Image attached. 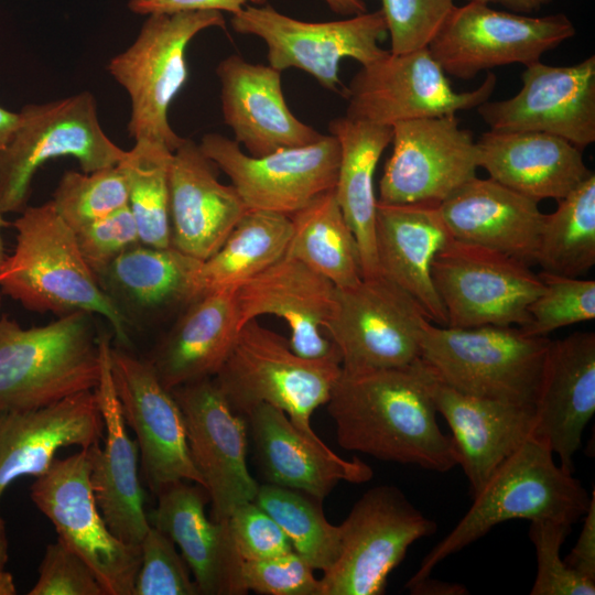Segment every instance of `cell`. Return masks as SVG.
<instances>
[{
	"instance_id": "35",
	"label": "cell",
	"mask_w": 595,
	"mask_h": 595,
	"mask_svg": "<svg viewBox=\"0 0 595 595\" xmlns=\"http://www.w3.org/2000/svg\"><path fill=\"white\" fill-rule=\"evenodd\" d=\"M202 263L174 247L139 244L96 274L125 315L153 313L196 300L194 280ZM131 321V320H130Z\"/></svg>"
},
{
	"instance_id": "19",
	"label": "cell",
	"mask_w": 595,
	"mask_h": 595,
	"mask_svg": "<svg viewBox=\"0 0 595 595\" xmlns=\"http://www.w3.org/2000/svg\"><path fill=\"white\" fill-rule=\"evenodd\" d=\"M112 378L127 426L136 436L143 477L156 495L180 480L204 487L188 447L181 408L148 360L110 348Z\"/></svg>"
},
{
	"instance_id": "1",
	"label": "cell",
	"mask_w": 595,
	"mask_h": 595,
	"mask_svg": "<svg viewBox=\"0 0 595 595\" xmlns=\"http://www.w3.org/2000/svg\"><path fill=\"white\" fill-rule=\"evenodd\" d=\"M326 404L337 443L347 451L439 473L458 465L452 436L439 426L420 359L400 368L342 371Z\"/></svg>"
},
{
	"instance_id": "42",
	"label": "cell",
	"mask_w": 595,
	"mask_h": 595,
	"mask_svg": "<svg viewBox=\"0 0 595 595\" xmlns=\"http://www.w3.org/2000/svg\"><path fill=\"white\" fill-rule=\"evenodd\" d=\"M542 292L528 306L529 321L519 328L528 336L551 332L595 317V281L542 271Z\"/></svg>"
},
{
	"instance_id": "56",
	"label": "cell",
	"mask_w": 595,
	"mask_h": 595,
	"mask_svg": "<svg viewBox=\"0 0 595 595\" xmlns=\"http://www.w3.org/2000/svg\"><path fill=\"white\" fill-rule=\"evenodd\" d=\"M8 537L6 531V523L0 517V572L4 570L8 562Z\"/></svg>"
},
{
	"instance_id": "30",
	"label": "cell",
	"mask_w": 595,
	"mask_h": 595,
	"mask_svg": "<svg viewBox=\"0 0 595 595\" xmlns=\"http://www.w3.org/2000/svg\"><path fill=\"white\" fill-rule=\"evenodd\" d=\"M440 210L454 239L534 263L545 217L538 202L475 176L443 201Z\"/></svg>"
},
{
	"instance_id": "21",
	"label": "cell",
	"mask_w": 595,
	"mask_h": 595,
	"mask_svg": "<svg viewBox=\"0 0 595 595\" xmlns=\"http://www.w3.org/2000/svg\"><path fill=\"white\" fill-rule=\"evenodd\" d=\"M335 303L336 286L288 255L236 289L239 328L261 315L278 316L290 328L294 353L340 364L339 351L326 335Z\"/></svg>"
},
{
	"instance_id": "15",
	"label": "cell",
	"mask_w": 595,
	"mask_h": 595,
	"mask_svg": "<svg viewBox=\"0 0 595 595\" xmlns=\"http://www.w3.org/2000/svg\"><path fill=\"white\" fill-rule=\"evenodd\" d=\"M497 77L488 73L474 90L456 91L428 47L392 54L361 68L345 86L346 116L374 123L455 116L488 101Z\"/></svg>"
},
{
	"instance_id": "55",
	"label": "cell",
	"mask_w": 595,
	"mask_h": 595,
	"mask_svg": "<svg viewBox=\"0 0 595 595\" xmlns=\"http://www.w3.org/2000/svg\"><path fill=\"white\" fill-rule=\"evenodd\" d=\"M328 8L342 15L351 17L367 11L364 0H324Z\"/></svg>"
},
{
	"instance_id": "52",
	"label": "cell",
	"mask_w": 595,
	"mask_h": 595,
	"mask_svg": "<svg viewBox=\"0 0 595 595\" xmlns=\"http://www.w3.org/2000/svg\"><path fill=\"white\" fill-rule=\"evenodd\" d=\"M412 595H466L467 588L461 583L431 578L430 575L405 585Z\"/></svg>"
},
{
	"instance_id": "14",
	"label": "cell",
	"mask_w": 595,
	"mask_h": 595,
	"mask_svg": "<svg viewBox=\"0 0 595 595\" xmlns=\"http://www.w3.org/2000/svg\"><path fill=\"white\" fill-rule=\"evenodd\" d=\"M575 32L564 13L532 17L468 1L454 8L428 48L446 74L470 79L490 68L538 62Z\"/></svg>"
},
{
	"instance_id": "27",
	"label": "cell",
	"mask_w": 595,
	"mask_h": 595,
	"mask_svg": "<svg viewBox=\"0 0 595 595\" xmlns=\"http://www.w3.org/2000/svg\"><path fill=\"white\" fill-rule=\"evenodd\" d=\"M247 212L235 187L218 181L199 145L184 138L170 166L171 246L203 261Z\"/></svg>"
},
{
	"instance_id": "5",
	"label": "cell",
	"mask_w": 595,
	"mask_h": 595,
	"mask_svg": "<svg viewBox=\"0 0 595 595\" xmlns=\"http://www.w3.org/2000/svg\"><path fill=\"white\" fill-rule=\"evenodd\" d=\"M97 337L90 314L84 312L31 328L0 313V415L95 390L100 372Z\"/></svg>"
},
{
	"instance_id": "7",
	"label": "cell",
	"mask_w": 595,
	"mask_h": 595,
	"mask_svg": "<svg viewBox=\"0 0 595 595\" xmlns=\"http://www.w3.org/2000/svg\"><path fill=\"white\" fill-rule=\"evenodd\" d=\"M225 26L219 11L150 14L133 43L110 60L109 74L130 97L131 139L158 142L171 151L183 142L167 111L187 80L186 47L199 32Z\"/></svg>"
},
{
	"instance_id": "18",
	"label": "cell",
	"mask_w": 595,
	"mask_h": 595,
	"mask_svg": "<svg viewBox=\"0 0 595 595\" xmlns=\"http://www.w3.org/2000/svg\"><path fill=\"white\" fill-rule=\"evenodd\" d=\"M186 428L192 459L203 477L213 519L225 521L255 501L259 484L247 465L246 416L235 411L213 378L171 390Z\"/></svg>"
},
{
	"instance_id": "24",
	"label": "cell",
	"mask_w": 595,
	"mask_h": 595,
	"mask_svg": "<svg viewBox=\"0 0 595 595\" xmlns=\"http://www.w3.org/2000/svg\"><path fill=\"white\" fill-rule=\"evenodd\" d=\"M423 367L430 394L452 431L458 465L474 497L504 461L536 437L534 409L462 393Z\"/></svg>"
},
{
	"instance_id": "26",
	"label": "cell",
	"mask_w": 595,
	"mask_h": 595,
	"mask_svg": "<svg viewBox=\"0 0 595 595\" xmlns=\"http://www.w3.org/2000/svg\"><path fill=\"white\" fill-rule=\"evenodd\" d=\"M536 437L574 473V456L595 412V334L551 340L536 401Z\"/></svg>"
},
{
	"instance_id": "46",
	"label": "cell",
	"mask_w": 595,
	"mask_h": 595,
	"mask_svg": "<svg viewBox=\"0 0 595 595\" xmlns=\"http://www.w3.org/2000/svg\"><path fill=\"white\" fill-rule=\"evenodd\" d=\"M314 569L294 550L261 560L244 561L245 589L267 595H321Z\"/></svg>"
},
{
	"instance_id": "11",
	"label": "cell",
	"mask_w": 595,
	"mask_h": 595,
	"mask_svg": "<svg viewBox=\"0 0 595 595\" xmlns=\"http://www.w3.org/2000/svg\"><path fill=\"white\" fill-rule=\"evenodd\" d=\"M30 496L57 539L88 564L106 595H133L141 549L118 539L101 516L90 483L89 447L55 458L36 477Z\"/></svg>"
},
{
	"instance_id": "40",
	"label": "cell",
	"mask_w": 595,
	"mask_h": 595,
	"mask_svg": "<svg viewBox=\"0 0 595 595\" xmlns=\"http://www.w3.org/2000/svg\"><path fill=\"white\" fill-rule=\"evenodd\" d=\"M320 499L272 484L259 485L255 502L283 530L292 549L314 570L326 572L340 549V527L327 521Z\"/></svg>"
},
{
	"instance_id": "31",
	"label": "cell",
	"mask_w": 595,
	"mask_h": 595,
	"mask_svg": "<svg viewBox=\"0 0 595 595\" xmlns=\"http://www.w3.org/2000/svg\"><path fill=\"white\" fill-rule=\"evenodd\" d=\"M476 145L478 167L538 203L565 197L593 174L581 149L544 132L489 130Z\"/></svg>"
},
{
	"instance_id": "9",
	"label": "cell",
	"mask_w": 595,
	"mask_h": 595,
	"mask_svg": "<svg viewBox=\"0 0 595 595\" xmlns=\"http://www.w3.org/2000/svg\"><path fill=\"white\" fill-rule=\"evenodd\" d=\"M340 527L339 554L324 572L321 595H380L389 574L415 541L437 526L396 486L368 489Z\"/></svg>"
},
{
	"instance_id": "32",
	"label": "cell",
	"mask_w": 595,
	"mask_h": 595,
	"mask_svg": "<svg viewBox=\"0 0 595 595\" xmlns=\"http://www.w3.org/2000/svg\"><path fill=\"white\" fill-rule=\"evenodd\" d=\"M246 419L268 484L323 500L339 482L361 484L372 478L371 467L358 457L345 459L314 447L279 408L261 403Z\"/></svg>"
},
{
	"instance_id": "50",
	"label": "cell",
	"mask_w": 595,
	"mask_h": 595,
	"mask_svg": "<svg viewBox=\"0 0 595 595\" xmlns=\"http://www.w3.org/2000/svg\"><path fill=\"white\" fill-rule=\"evenodd\" d=\"M266 3L267 0H129L128 8L141 15L186 11H225L234 15L247 6Z\"/></svg>"
},
{
	"instance_id": "57",
	"label": "cell",
	"mask_w": 595,
	"mask_h": 595,
	"mask_svg": "<svg viewBox=\"0 0 595 595\" xmlns=\"http://www.w3.org/2000/svg\"><path fill=\"white\" fill-rule=\"evenodd\" d=\"M17 593L13 576L7 572H0V595H13Z\"/></svg>"
},
{
	"instance_id": "2",
	"label": "cell",
	"mask_w": 595,
	"mask_h": 595,
	"mask_svg": "<svg viewBox=\"0 0 595 595\" xmlns=\"http://www.w3.org/2000/svg\"><path fill=\"white\" fill-rule=\"evenodd\" d=\"M13 221L17 244L0 268V290L26 310L64 316L84 312L107 320L120 347L130 345L131 321L84 260L75 231L51 201L26 206Z\"/></svg>"
},
{
	"instance_id": "25",
	"label": "cell",
	"mask_w": 595,
	"mask_h": 595,
	"mask_svg": "<svg viewBox=\"0 0 595 595\" xmlns=\"http://www.w3.org/2000/svg\"><path fill=\"white\" fill-rule=\"evenodd\" d=\"M104 439L95 390L0 415V498L18 478L43 475L67 446L88 448Z\"/></svg>"
},
{
	"instance_id": "49",
	"label": "cell",
	"mask_w": 595,
	"mask_h": 595,
	"mask_svg": "<svg viewBox=\"0 0 595 595\" xmlns=\"http://www.w3.org/2000/svg\"><path fill=\"white\" fill-rule=\"evenodd\" d=\"M227 522L242 561L267 559L293 550L283 530L255 501L239 506Z\"/></svg>"
},
{
	"instance_id": "34",
	"label": "cell",
	"mask_w": 595,
	"mask_h": 595,
	"mask_svg": "<svg viewBox=\"0 0 595 595\" xmlns=\"http://www.w3.org/2000/svg\"><path fill=\"white\" fill-rule=\"evenodd\" d=\"M329 134L339 144L340 158L335 195L359 249L363 278L379 273L375 223L377 197L374 176L378 161L391 143L392 126L353 119H332Z\"/></svg>"
},
{
	"instance_id": "6",
	"label": "cell",
	"mask_w": 595,
	"mask_h": 595,
	"mask_svg": "<svg viewBox=\"0 0 595 595\" xmlns=\"http://www.w3.org/2000/svg\"><path fill=\"white\" fill-rule=\"evenodd\" d=\"M550 343L513 326L456 328L428 321L420 360L462 393L533 407Z\"/></svg>"
},
{
	"instance_id": "12",
	"label": "cell",
	"mask_w": 595,
	"mask_h": 595,
	"mask_svg": "<svg viewBox=\"0 0 595 595\" xmlns=\"http://www.w3.org/2000/svg\"><path fill=\"white\" fill-rule=\"evenodd\" d=\"M428 321L409 293L377 274L336 288L326 335L337 347L346 374L400 368L420 359L421 334Z\"/></svg>"
},
{
	"instance_id": "47",
	"label": "cell",
	"mask_w": 595,
	"mask_h": 595,
	"mask_svg": "<svg viewBox=\"0 0 595 595\" xmlns=\"http://www.w3.org/2000/svg\"><path fill=\"white\" fill-rule=\"evenodd\" d=\"M80 253L95 274L141 244L134 217L126 206L75 231Z\"/></svg>"
},
{
	"instance_id": "16",
	"label": "cell",
	"mask_w": 595,
	"mask_h": 595,
	"mask_svg": "<svg viewBox=\"0 0 595 595\" xmlns=\"http://www.w3.org/2000/svg\"><path fill=\"white\" fill-rule=\"evenodd\" d=\"M198 145L229 177L248 210L291 217L336 185L340 150L332 134L262 156L246 154L236 141L219 133L204 134Z\"/></svg>"
},
{
	"instance_id": "23",
	"label": "cell",
	"mask_w": 595,
	"mask_h": 595,
	"mask_svg": "<svg viewBox=\"0 0 595 595\" xmlns=\"http://www.w3.org/2000/svg\"><path fill=\"white\" fill-rule=\"evenodd\" d=\"M216 74L224 121L249 155L309 145L324 136L292 113L280 71L230 55L218 63Z\"/></svg>"
},
{
	"instance_id": "8",
	"label": "cell",
	"mask_w": 595,
	"mask_h": 595,
	"mask_svg": "<svg viewBox=\"0 0 595 595\" xmlns=\"http://www.w3.org/2000/svg\"><path fill=\"white\" fill-rule=\"evenodd\" d=\"M19 125L0 151V209L21 213L28 206L36 171L62 156L77 160L85 173L117 165L127 151L105 133L89 91L43 104H28Z\"/></svg>"
},
{
	"instance_id": "45",
	"label": "cell",
	"mask_w": 595,
	"mask_h": 595,
	"mask_svg": "<svg viewBox=\"0 0 595 595\" xmlns=\"http://www.w3.org/2000/svg\"><path fill=\"white\" fill-rule=\"evenodd\" d=\"M379 1L392 54L428 47L456 7L455 0Z\"/></svg>"
},
{
	"instance_id": "29",
	"label": "cell",
	"mask_w": 595,
	"mask_h": 595,
	"mask_svg": "<svg viewBox=\"0 0 595 595\" xmlns=\"http://www.w3.org/2000/svg\"><path fill=\"white\" fill-rule=\"evenodd\" d=\"M451 238L440 204L377 202L375 242L379 273L409 293L428 318L441 326H447V317L431 269L435 255Z\"/></svg>"
},
{
	"instance_id": "36",
	"label": "cell",
	"mask_w": 595,
	"mask_h": 595,
	"mask_svg": "<svg viewBox=\"0 0 595 595\" xmlns=\"http://www.w3.org/2000/svg\"><path fill=\"white\" fill-rule=\"evenodd\" d=\"M292 232L291 217L262 210H248L223 245L203 260L194 280L201 295L238 288L280 260Z\"/></svg>"
},
{
	"instance_id": "58",
	"label": "cell",
	"mask_w": 595,
	"mask_h": 595,
	"mask_svg": "<svg viewBox=\"0 0 595 595\" xmlns=\"http://www.w3.org/2000/svg\"><path fill=\"white\" fill-rule=\"evenodd\" d=\"M6 226H8V223L3 218V213L0 209V268H1L3 261H4L6 257H7V255L4 252V244H3V239H2V235H1V230Z\"/></svg>"
},
{
	"instance_id": "48",
	"label": "cell",
	"mask_w": 595,
	"mask_h": 595,
	"mask_svg": "<svg viewBox=\"0 0 595 595\" xmlns=\"http://www.w3.org/2000/svg\"><path fill=\"white\" fill-rule=\"evenodd\" d=\"M30 595H106L88 564L61 540L50 543Z\"/></svg>"
},
{
	"instance_id": "38",
	"label": "cell",
	"mask_w": 595,
	"mask_h": 595,
	"mask_svg": "<svg viewBox=\"0 0 595 595\" xmlns=\"http://www.w3.org/2000/svg\"><path fill=\"white\" fill-rule=\"evenodd\" d=\"M534 263L571 278H580L595 264L594 173L545 214Z\"/></svg>"
},
{
	"instance_id": "13",
	"label": "cell",
	"mask_w": 595,
	"mask_h": 595,
	"mask_svg": "<svg viewBox=\"0 0 595 595\" xmlns=\"http://www.w3.org/2000/svg\"><path fill=\"white\" fill-rule=\"evenodd\" d=\"M432 281L447 326H523L543 283L530 266L497 250L451 238L435 255Z\"/></svg>"
},
{
	"instance_id": "17",
	"label": "cell",
	"mask_w": 595,
	"mask_h": 595,
	"mask_svg": "<svg viewBox=\"0 0 595 595\" xmlns=\"http://www.w3.org/2000/svg\"><path fill=\"white\" fill-rule=\"evenodd\" d=\"M391 143L378 203L441 204L476 176V141L456 115L397 122Z\"/></svg>"
},
{
	"instance_id": "33",
	"label": "cell",
	"mask_w": 595,
	"mask_h": 595,
	"mask_svg": "<svg viewBox=\"0 0 595 595\" xmlns=\"http://www.w3.org/2000/svg\"><path fill=\"white\" fill-rule=\"evenodd\" d=\"M238 331L236 288L207 292L188 304L148 361L169 390L213 378Z\"/></svg>"
},
{
	"instance_id": "39",
	"label": "cell",
	"mask_w": 595,
	"mask_h": 595,
	"mask_svg": "<svg viewBox=\"0 0 595 595\" xmlns=\"http://www.w3.org/2000/svg\"><path fill=\"white\" fill-rule=\"evenodd\" d=\"M173 151L165 145L134 141L131 150L118 163L128 187V206L138 226L143 245L171 246L170 166Z\"/></svg>"
},
{
	"instance_id": "51",
	"label": "cell",
	"mask_w": 595,
	"mask_h": 595,
	"mask_svg": "<svg viewBox=\"0 0 595 595\" xmlns=\"http://www.w3.org/2000/svg\"><path fill=\"white\" fill-rule=\"evenodd\" d=\"M583 527L575 545L564 559L566 565L576 573L595 581V490H592L589 506L583 516Z\"/></svg>"
},
{
	"instance_id": "41",
	"label": "cell",
	"mask_w": 595,
	"mask_h": 595,
	"mask_svg": "<svg viewBox=\"0 0 595 595\" xmlns=\"http://www.w3.org/2000/svg\"><path fill=\"white\" fill-rule=\"evenodd\" d=\"M60 217L74 230L128 206V187L121 167L91 173L65 171L51 199Z\"/></svg>"
},
{
	"instance_id": "4",
	"label": "cell",
	"mask_w": 595,
	"mask_h": 595,
	"mask_svg": "<svg viewBox=\"0 0 595 595\" xmlns=\"http://www.w3.org/2000/svg\"><path fill=\"white\" fill-rule=\"evenodd\" d=\"M340 372L337 361L299 356L288 339L253 318L239 328L213 379L238 413L247 416L261 403L279 408L307 442L334 455L312 429L311 416L328 402Z\"/></svg>"
},
{
	"instance_id": "54",
	"label": "cell",
	"mask_w": 595,
	"mask_h": 595,
	"mask_svg": "<svg viewBox=\"0 0 595 595\" xmlns=\"http://www.w3.org/2000/svg\"><path fill=\"white\" fill-rule=\"evenodd\" d=\"M19 120V111H10L0 106V151L10 142Z\"/></svg>"
},
{
	"instance_id": "3",
	"label": "cell",
	"mask_w": 595,
	"mask_h": 595,
	"mask_svg": "<svg viewBox=\"0 0 595 595\" xmlns=\"http://www.w3.org/2000/svg\"><path fill=\"white\" fill-rule=\"evenodd\" d=\"M551 448L533 437L504 461L463 518L422 560L405 585L431 575L447 556L480 539L495 526L513 519H549L574 524L583 518L591 495L558 465Z\"/></svg>"
},
{
	"instance_id": "43",
	"label": "cell",
	"mask_w": 595,
	"mask_h": 595,
	"mask_svg": "<svg viewBox=\"0 0 595 595\" xmlns=\"http://www.w3.org/2000/svg\"><path fill=\"white\" fill-rule=\"evenodd\" d=\"M571 528L572 524L549 519L530 521L529 538L537 559L531 595L595 594V581L576 573L561 559L560 550Z\"/></svg>"
},
{
	"instance_id": "44",
	"label": "cell",
	"mask_w": 595,
	"mask_h": 595,
	"mask_svg": "<svg viewBox=\"0 0 595 595\" xmlns=\"http://www.w3.org/2000/svg\"><path fill=\"white\" fill-rule=\"evenodd\" d=\"M140 549L133 595H199L188 565L169 536L151 524Z\"/></svg>"
},
{
	"instance_id": "22",
	"label": "cell",
	"mask_w": 595,
	"mask_h": 595,
	"mask_svg": "<svg viewBox=\"0 0 595 595\" xmlns=\"http://www.w3.org/2000/svg\"><path fill=\"white\" fill-rule=\"evenodd\" d=\"M100 372L95 392L104 421V445L89 447L90 483L97 506L110 531L140 545L151 523L144 510L139 448L128 434L110 366V336L98 334Z\"/></svg>"
},
{
	"instance_id": "53",
	"label": "cell",
	"mask_w": 595,
	"mask_h": 595,
	"mask_svg": "<svg viewBox=\"0 0 595 595\" xmlns=\"http://www.w3.org/2000/svg\"><path fill=\"white\" fill-rule=\"evenodd\" d=\"M484 4H499L512 12L529 14L549 4L551 0H468Z\"/></svg>"
},
{
	"instance_id": "20",
	"label": "cell",
	"mask_w": 595,
	"mask_h": 595,
	"mask_svg": "<svg viewBox=\"0 0 595 595\" xmlns=\"http://www.w3.org/2000/svg\"><path fill=\"white\" fill-rule=\"evenodd\" d=\"M522 87L508 99L477 110L493 131H533L560 137L578 149L595 141V56L567 66L540 61L526 66Z\"/></svg>"
},
{
	"instance_id": "28",
	"label": "cell",
	"mask_w": 595,
	"mask_h": 595,
	"mask_svg": "<svg viewBox=\"0 0 595 595\" xmlns=\"http://www.w3.org/2000/svg\"><path fill=\"white\" fill-rule=\"evenodd\" d=\"M152 526L180 548L203 595H244L240 569L244 562L234 544L227 520H209L206 489L186 480L175 482L156 495Z\"/></svg>"
},
{
	"instance_id": "10",
	"label": "cell",
	"mask_w": 595,
	"mask_h": 595,
	"mask_svg": "<svg viewBox=\"0 0 595 595\" xmlns=\"http://www.w3.org/2000/svg\"><path fill=\"white\" fill-rule=\"evenodd\" d=\"M230 24L237 33L263 40L271 67L302 69L340 95L345 88L338 76L342 60L353 58L366 66L390 52L380 46L388 35L380 9L336 21L309 22L266 3L245 7L231 17Z\"/></svg>"
},
{
	"instance_id": "37",
	"label": "cell",
	"mask_w": 595,
	"mask_h": 595,
	"mask_svg": "<svg viewBox=\"0 0 595 595\" xmlns=\"http://www.w3.org/2000/svg\"><path fill=\"white\" fill-rule=\"evenodd\" d=\"M291 221L285 255L300 260L336 288H348L363 279L358 245L334 190L315 197L293 214Z\"/></svg>"
}]
</instances>
